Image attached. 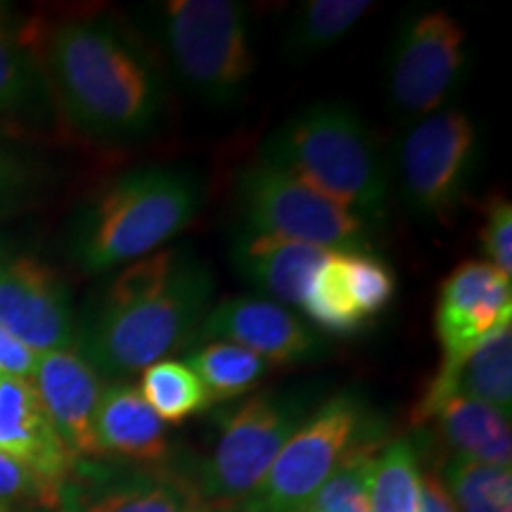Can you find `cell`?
Instances as JSON below:
<instances>
[{"label": "cell", "instance_id": "obj_1", "mask_svg": "<svg viewBox=\"0 0 512 512\" xmlns=\"http://www.w3.org/2000/svg\"><path fill=\"white\" fill-rule=\"evenodd\" d=\"M216 292L190 247H164L110 275L76 318L74 349L102 380H126L185 349Z\"/></svg>", "mask_w": 512, "mask_h": 512}, {"label": "cell", "instance_id": "obj_2", "mask_svg": "<svg viewBox=\"0 0 512 512\" xmlns=\"http://www.w3.org/2000/svg\"><path fill=\"white\" fill-rule=\"evenodd\" d=\"M50 100L86 138L128 143L150 136L166 110L155 55L110 17L55 24L38 50Z\"/></svg>", "mask_w": 512, "mask_h": 512}, {"label": "cell", "instance_id": "obj_3", "mask_svg": "<svg viewBox=\"0 0 512 512\" xmlns=\"http://www.w3.org/2000/svg\"><path fill=\"white\" fill-rule=\"evenodd\" d=\"M204 207L202 176L190 166L152 164L126 171L81 204L69 226V259L102 275L164 249Z\"/></svg>", "mask_w": 512, "mask_h": 512}, {"label": "cell", "instance_id": "obj_4", "mask_svg": "<svg viewBox=\"0 0 512 512\" xmlns=\"http://www.w3.org/2000/svg\"><path fill=\"white\" fill-rule=\"evenodd\" d=\"M259 159L354 211L370 228L387 219V166L354 107L313 102L268 136Z\"/></svg>", "mask_w": 512, "mask_h": 512}, {"label": "cell", "instance_id": "obj_5", "mask_svg": "<svg viewBox=\"0 0 512 512\" xmlns=\"http://www.w3.org/2000/svg\"><path fill=\"white\" fill-rule=\"evenodd\" d=\"M157 15L164 50L183 86L216 110L238 105L256 69L245 5L171 0Z\"/></svg>", "mask_w": 512, "mask_h": 512}, {"label": "cell", "instance_id": "obj_6", "mask_svg": "<svg viewBox=\"0 0 512 512\" xmlns=\"http://www.w3.org/2000/svg\"><path fill=\"white\" fill-rule=\"evenodd\" d=\"M380 430L368 401L356 389L328 396L285 441L247 501L230 512H299L351 453L380 444Z\"/></svg>", "mask_w": 512, "mask_h": 512}, {"label": "cell", "instance_id": "obj_7", "mask_svg": "<svg viewBox=\"0 0 512 512\" xmlns=\"http://www.w3.org/2000/svg\"><path fill=\"white\" fill-rule=\"evenodd\" d=\"M316 394V387L271 389L221 411L219 437L192 482L211 510L230 512L247 501L285 441L313 411Z\"/></svg>", "mask_w": 512, "mask_h": 512}, {"label": "cell", "instance_id": "obj_8", "mask_svg": "<svg viewBox=\"0 0 512 512\" xmlns=\"http://www.w3.org/2000/svg\"><path fill=\"white\" fill-rule=\"evenodd\" d=\"M240 230L325 252H368L373 228L361 216L285 171L256 159L235 181Z\"/></svg>", "mask_w": 512, "mask_h": 512}, {"label": "cell", "instance_id": "obj_9", "mask_svg": "<svg viewBox=\"0 0 512 512\" xmlns=\"http://www.w3.org/2000/svg\"><path fill=\"white\" fill-rule=\"evenodd\" d=\"M477 155L479 133L470 114L444 107L422 117L396 155L403 204L420 219H451L475 176Z\"/></svg>", "mask_w": 512, "mask_h": 512}, {"label": "cell", "instance_id": "obj_10", "mask_svg": "<svg viewBox=\"0 0 512 512\" xmlns=\"http://www.w3.org/2000/svg\"><path fill=\"white\" fill-rule=\"evenodd\" d=\"M467 64V34L446 10L413 12L396 31L387 91L403 117H430L456 93Z\"/></svg>", "mask_w": 512, "mask_h": 512}, {"label": "cell", "instance_id": "obj_11", "mask_svg": "<svg viewBox=\"0 0 512 512\" xmlns=\"http://www.w3.org/2000/svg\"><path fill=\"white\" fill-rule=\"evenodd\" d=\"M57 512H211L190 479L162 465L79 458L57 489Z\"/></svg>", "mask_w": 512, "mask_h": 512}, {"label": "cell", "instance_id": "obj_12", "mask_svg": "<svg viewBox=\"0 0 512 512\" xmlns=\"http://www.w3.org/2000/svg\"><path fill=\"white\" fill-rule=\"evenodd\" d=\"M0 328L36 354L74 349L76 313L64 280L38 256L0 242Z\"/></svg>", "mask_w": 512, "mask_h": 512}, {"label": "cell", "instance_id": "obj_13", "mask_svg": "<svg viewBox=\"0 0 512 512\" xmlns=\"http://www.w3.org/2000/svg\"><path fill=\"white\" fill-rule=\"evenodd\" d=\"M228 342L271 366H299L328 356V342L287 306L261 297H230L214 304L197 325L188 349Z\"/></svg>", "mask_w": 512, "mask_h": 512}, {"label": "cell", "instance_id": "obj_14", "mask_svg": "<svg viewBox=\"0 0 512 512\" xmlns=\"http://www.w3.org/2000/svg\"><path fill=\"white\" fill-rule=\"evenodd\" d=\"M510 280L482 259L453 268L439 287L434 330L441 344V363L463 358L501 323L512 320Z\"/></svg>", "mask_w": 512, "mask_h": 512}, {"label": "cell", "instance_id": "obj_15", "mask_svg": "<svg viewBox=\"0 0 512 512\" xmlns=\"http://www.w3.org/2000/svg\"><path fill=\"white\" fill-rule=\"evenodd\" d=\"M31 384L67 451L76 460L100 458L95 444V411L105 382L98 370L76 349H57L38 356Z\"/></svg>", "mask_w": 512, "mask_h": 512}, {"label": "cell", "instance_id": "obj_16", "mask_svg": "<svg viewBox=\"0 0 512 512\" xmlns=\"http://www.w3.org/2000/svg\"><path fill=\"white\" fill-rule=\"evenodd\" d=\"M0 451L17 458L50 489H60L74 456L50 425L31 380L0 377Z\"/></svg>", "mask_w": 512, "mask_h": 512}, {"label": "cell", "instance_id": "obj_17", "mask_svg": "<svg viewBox=\"0 0 512 512\" xmlns=\"http://www.w3.org/2000/svg\"><path fill=\"white\" fill-rule=\"evenodd\" d=\"M512 320L501 323L486 335L482 342L463 358L453 363H441L420 401L413 408V422L451 394H463L470 399L484 401L498 411L510 415L512 408Z\"/></svg>", "mask_w": 512, "mask_h": 512}, {"label": "cell", "instance_id": "obj_18", "mask_svg": "<svg viewBox=\"0 0 512 512\" xmlns=\"http://www.w3.org/2000/svg\"><path fill=\"white\" fill-rule=\"evenodd\" d=\"M332 252L302 242L238 230L230 247V264L247 285L275 304L302 306L313 275Z\"/></svg>", "mask_w": 512, "mask_h": 512}, {"label": "cell", "instance_id": "obj_19", "mask_svg": "<svg viewBox=\"0 0 512 512\" xmlns=\"http://www.w3.org/2000/svg\"><path fill=\"white\" fill-rule=\"evenodd\" d=\"M95 444L100 458L162 465L169 458V427L152 411L136 384H105L95 411Z\"/></svg>", "mask_w": 512, "mask_h": 512}, {"label": "cell", "instance_id": "obj_20", "mask_svg": "<svg viewBox=\"0 0 512 512\" xmlns=\"http://www.w3.org/2000/svg\"><path fill=\"white\" fill-rule=\"evenodd\" d=\"M427 422H434V430L451 451V456L510 467V415L501 413L489 403L470 399V396L463 394H451L444 401H439L418 422V427L427 425Z\"/></svg>", "mask_w": 512, "mask_h": 512}, {"label": "cell", "instance_id": "obj_21", "mask_svg": "<svg viewBox=\"0 0 512 512\" xmlns=\"http://www.w3.org/2000/svg\"><path fill=\"white\" fill-rule=\"evenodd\" d=\"M50 91L38 48L0 3V119L34 117L48 107Z\"/></svg>", "mask_w": 512, "mask_h": 512}, {"label": "cell", "instance_id": "obj_22", "mask_svg": "<svg viewBox=\"0 0 512 512\" xmlns=\"http://www.w3.org/2000/svg\"><path fill=\"white\" fill-rule=\"evenodd\" d=\"M422 479L418 448L411 439L377 446L366 465L370 512H420Z\"/></svg>", "mask_w": 512, "mask_h": 512}, {"label": "cell", "instance_id": "obj_23", "mask_svg": "<svg viewBox=\"0 0 512 512\" xmlns=\"http://www.w3.org/2000/svg\"><path fill=\"white\" fill-rule=\"evenodd\" d=\"M185 366L200 377L211 403L230 401L252 392L271 373V363L252 351L228 342H209L192 347Z\"/></svg>", "mask_w": 512, "mask_h": 512}, {"label": "cell", "instance_id": "obj_24", "mask_svg": "<svg viewBox=\"0 0 512 512\" xmlns=\"http://www.w3.org/2000/svg\"><path fill=\"white\" fill-rule=\"evenodd\" d=\"M439 482L456 512H512V467L448 456Z\"/></svg>", "mask_w": 512, "mask_h": 512}, {"label": "cell", "instance_id": "obj_25", "mask_svg": "<svg viewBox=\"0 0 512 512\" xmlns=\"http://www.w3.org/2000/svg\"><path fill=\"white\" fill-rule=\"evenodd\" d=\"M368 10V0H311V3H304L287 29V53L297 60H309V57L323 53L339 38L347 36Z\"/></svg>", "mask_w": 512, "mask_h": 512}, {"label": "cell", "instance_id": "obj_26", "mask_svg": "<svg viewBox=\"0 0 512 512\" xmlns=\"http://www.w3.org/2000/svg\"><path fill=\"white\" fill-rule=\"evenodd\" d=\"M140 394L164 422H183L211 406L200 377L181 361H157L145 368Z\"/></svg>", "mask_w": 512, "mask_h": 512}, {"label": "cell", "instance_id": "obj_27", "mask_svg": "<svg viewBox=\"0 0 512 512\" xmlns=\"http://www.w3.org/2000/svg\"><path fill=\"white\" fill-rule=\"evenodd\" d=\"M302 309L313 323V330L325 335L351 337L366 328L368 323L358 316L344 287L342 252H332L313 275Z\"/></svg>", "mask_w": 512, "mask_h": 512}, {"label": "cell", "instance_id": "obj_28", "mask_svg": "<svg viewBox=\"0 0 512 512\" xmlns=\"http://www.w3.org/2000/svg\"><path fill=\"white\" fill-rule=\"evenodd\" d=\"M342 275L351 304L363 320L380 316L394 302L396 275L380 256L370 252H342Z\"/></svg>", "mask_w": 512, "mask_h": 512}, {"label": "cell", "instance_id": "obj_29", "mask_svg": "<svg viewBox=\"0 0 512 512\" xmlns=\"http://www.w3.org/2000/svg\"><path fill=\"white\" fill-rule=\"evenodd\" d=\"M46 185L43 164L0 138V221L27 209Z\"/></svg>", "mask_w": 512, "mask_h": 512}, {"label": "cell", "instance_id": "obj_30", "mask_svg": "<svg viewBox=\"0 0 512 512\" xmlns=\"http://www.w3.org/2000/svg\"><path fill=\"white\" fill-rule=\"evenodd\" d=\"M377 446H363L332 472L309 505L320 512H370L366 491V465Z\"/></svg>", "mask_w": 512, "mask_h": 512}, {"label": "cell", "instance_id": "obj_31", "mask_svg": "<svg viewBox=\"0 0 512 512\" xmlns=\"http://www.w3.org/2000/svg\"><path fill=\"white\" fill-rule=\"evenodd\" d=\"M55 501L57 494L48 484L41 482L36 472H31L17 458L0 451V505H8L12 510L24 503L55 508Z\"/></svg>", "mask_w": 512, "mask_h": 512}, {"label": "cell", "instance_id": "obj_32", "mask_svg": "<svg viewBox=\"0 0 512 512\" xmlns=\"http://www.w3.org/2000/svg\"><path fill=\"white\" fill-rule=\"evenodd\" d=\"M482 247L486 264H491L505 278H512V207L508 200L496 197L489 202L482 226Z\"/></svg>", "mask_w": 512, "mask_h": 512}, {"label": "cell", "instance_id": "obj_33", "mask_svg": "<svg viewBox=\"0 0 512 512\" xmlns=\"http://www.w3.org/2000/svg\"><path fill=\"white\" fill-rule=\"evenodd\" d=\"M38 356L34 349L27 347L22 339L0 328V377H17V380H31L36 373Z\"/></svg>", "mask_w": 512, "mask_h": 512}, {"label": "cell", "instance_id": "obj_34", "mask_svg": "<svg viewBox=\"0 0 512 512\" xmlns=\"http://www.w3.org/2000/svg\"><path fill=\"white\" fill-rule=\"evenodd\" d=\"M420 512H456L453 503L448 501L444 486L437 475H425L422 479V508Z\"/></svg>", "mask_w": 512, "mask_h": 512}, {"label": "cell", "instance_id": "obj_35", "mask_svg": "<svg viewBox=\"0 0 512 512\" xmlns=\"http://www.w3.org/2000/svg\"><path fill=\"white\" fill-rule=\"evenodd\" d=\"M299 512H320V510L313 508V505H306V508H302V510H299Z\"/></svg>", "mask_w": 512, "mask_h": 512}, {"label": "cell", "instance_id": "obj_36", "mask_svg": "<svg viewBox=\"0 0 512 512\" xmlns=\"http://www.w3.org/2000/svg\"><path fill=\"white\" fill-rule=\"evenodd\" d=\"M0 512H17V510H12V508H8V505H0Z\"/></svg>", "mask_w": 512, "mask_h": 512}, {"label": "cell", "instance_id": "obj_37", "mask_svg": "<svg viewBox=\"0 0 512 512\" xmlns=\"http://www.w3.org/2000/svg\"><path fill=\"white\" fill-rule=\"evenodd\" d=\"M211 512H216V510H211Z\"/></svg>", "mask_w": 512, "mask_h": 512}]
</instances>
